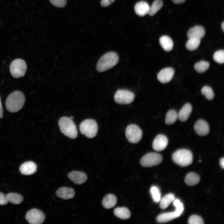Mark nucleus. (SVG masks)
Returning <instances> with one entry per match:
<instances>
[{
    "label": "nucleus",
    "instance_id": "dca6fc26",
    "mask_svg": "<svg viewBox=\"0 0 224 224\" xmlns=\"http://www.w3.org/2000/svg\"><path fill=\"white\" fill-rule=\"evenodd\" d=\"M37 170L36 164L32 161H27L22 164L19 167V170L21 174L29 175L35 173Z\"/></svg>",
    "mask_w": 224,
    "mask_h": 224
},
{
    "label": "nucleus",
    "instance_id": "bb28decb",
    "mask_svg": "<svg viewBox=\"0 0 224 224\" xmlns=\"http://www.w3.org/2000/svg\"><path fill=\"white\" fill-rule=\"evenodd\" d=\"M178 118V114L174 110H169L166 113L165 118V123L167 124H171L175 123Z\"/></svg>",
    "mask_w": 224,
    "mask_h": 224
},
{
    "label": "nucleus",
    "instance_id": "2eb2a0df",
    "mask_svg": "<svg viewBox=\"0 0 224 224\" xmlns=\"http://www.w3.org/2000/svg\"><path fill=\"white\" fill-rule=\"evenodd\" d=\"M69 178L75 184H81L85 182L87 179L86 174L84 172L74 171L68 173Z\"/></svg>",
    "mask_w": 224,
    "mask_h": 224
},
{
    "label": "nucleus",
    "instance_id": "4be33fe9",
    "mask_svg": "<svg viewBox=\"0 0 224 224\" xmlns=\"http://www.w3.org/2000/svg\"><path fill=\"white\" fill-rule=\"evenodd\" d=\"M160 43L166 51H170L173 49V43L171 38L166 35H164L160 37L159 39Z\"/></svg>",
    "mask_w": 224,
    "mask_h": 224
},
{
    "label": "nucleus",
    "instance_id": "f257e3e1",
    "mask_svg": "<svg viewBox=\"0 0 224 224\" xmlns=\"http://www.w3.org/2000/svg\"><path fill=\"white\" fill-rule=\"evenodd\" d=\"M25 98L23 93L16 91L10 93L6 101V106L7 110L12 113L16 112L20 110L25 103Z\"/></svg>",
    "mask_w": 224,
    "mask_h": 224
},
{
    "label": "nucleus",
    "instance_id": "7c9ffc66",
    "mask_svg": "<svg viewBox=\"0 0 224 224\" xmlns=\"http://www.w3.org/2000/svg\"><path fill=\"white\" fill-rule=\"evenodd\" d=\"M209 63L204 61H201L196 63L194 66L195 70L199 73H202L207 70L209 68Z\"/></svg>",
    "mask_w": 224,
    "mask_h": 224
},
{
    "label": "nucleus",
    "instance_id": "f704fd0d",
    "mask_svg": "<svg viewBox=\"0 0 224 224\" xmlns=\"http://www.w3.org/2000/svg\"><path fill=\"white\" fill-rule=\"evenodd\" d=\"M54 6L59 7H64L67 3L66 0H49Z\"/></svg>",
    "mask_w": 224,
    "mask_h": 224
},
{
    "label": "nucleus",
    "instance_id": "1a4fd4ad",
    "mask_svg": "<svg viewBox=\"0 0 224 224\" xmlns=\"http://www.w3.org/2000/svg\"><path fill=\"white\" fill-rule=\"evenodd\" d=\"M162 160V157L160 154L150 152L143 156L141 159L140 163L142 166L150 167L160 164Z\"/></svg>",
    "mask_w": 224,
    "mask_h": 224
},
{
    "label": "nucleus",
    "instance_id": "f8f14e48",
    "mask_svg": "<svg viewBox=\"0 0 224 224\" xmlns=\"http://www.w3.org/2000/svg\"><path fill=\"white\" fill-rule=\"evenodd\" d=\"M168 144V140L166 136L163 134H159L154 139L152 147L156 151H160L164 149Z\"/></svg>",
    "mask_w": 224,
    "mask_h": 224
},
{
    "label": "nucleus",
    "instance_id": "a19ab883",
    "mask_svg": "<svg viewBox=\"0 0 224 224\" xmlns=\"http://www.w3.org/2000/svg\"><path fill=\"white\" fill-rule=\"evenodd\" d=\"M221 27H222V28L223 31H224V21L223 22L222 24Z\"/></svg>",
    "mask_w": 224,
    "mask_h": 224
},
{
    "label": "nucleus",
    "instance_id": "72a5a7b5",
    "mask_svg": "<svg viewBox=\"0 0 224 224\" xmlns=\"http://www.w3.org/2000/svg\"><path fill=\"white\" fill-rule=\"evenodd\" d=\"M189 224H203L204 223L202 218L199 216L192 215L190 217L188 220Z\"/></svg>",
    "mask_w": 224,
    "mask_h": 224
},
{
    "label": "nucleus",
    "instance_id": "e433bc0d",
    "mask_svg": "<svg viewBox=\"0 0 224 224\" xmlns=\"http://www.w3.org/2000/svg\"><path fill=\"white\" fill-rule=\"evenodd\" d=\"M115 0H101V5L103 7H107L112 3Z\"/></svg>",
    "mask_w": 224,
    "mask_h": 224
},
{
    "label": "nucleus",
    "instance_id": "2f4dec72",
    "mask_svg": "<svg viewBox=\"0 0 224 224\" xmlns=\"http://www.w3.org/2000/svg\"><path fill=\"white\" fill-rule=\"evenodd\" d=\"M201 92L208 100H211L214 97V93L213 90L208 86H203Z\"/></svg>",
    "mask_w": 224,
    "mask_h": 224
},
{
    "label": "nucleus",
    "instance_id": "9b49d317",
    "mask_svg": "<svg viewBox=\"0 0 224 224\" xmlns=\"http://www.w3.org/2000/svg\"><path fill=\"white\" fill-rule=\"evenodd\" d=\"M26 219L31 224H40L44 220V214L40 210L33 208L28 211L26 215Z\"/></svg>",
    "mask_w": 224,
    "mask_h": 224
},
{
    "label": "nucleus",
    "instance_id": "a211bd4d",
    "mask_svg": "<svg viewBox=\"0 0 224 224\" xmlns=\"http://www.w3.org/2000/svg\"><path fill=\"white\" fill-rule=\"evenodd\" d=\"M74 189L71 188L62 187L58 189L56 192V195L64 199H69L75 195Z\"/></svg>",
    "mask_w": 224,
    "mask_h": 224
},
{
    "label": "nucleus",
    "instance_id": "58836bf2",
    "mask_svg": "<svg viewBox=\"0 0 224 224\" xmlns=\"http://www.w3.org/2000/svg\"><path fill=\"white\" fill-rule=\"evenodd\" d=\"M220 164L221 167L223 168H224V157L222 158L220 160Z\"/></svg>",
    "mask_w": 224,
    "mask_h": 224
},
{
    "label": "nucleus",
    "instance_id": "4c0bfd02",
    "mask_svg": "<svg viewBox=\"0 0 224 224\" xmlns=\"http://www.w3.org/2000/svg\"><path fill=\"white\" fill-rule=\"evenodd\" d=\"M3 110L0 98V119L2 118L3 117Z\"/></svg>",
    "mask_w": 224,
    "mask_h": 224
},
{
    "label": "nucleus",
    "instance_id": "c756f323",
    "mask_svg": "<svg viewBox=\"0 0 224 224\" xmlns=\"http://www.w3.org/2000/svg\"><path fill=\"white\" fill-rule=\"evenodd\" d=\"M189 39L186 43V48L190 51H193L197 49L200 43V40L195 38Z\"/></svg>",
    "mask_w": 224,
    "mask_h": 224
},
{
    "label": "nucleus",
    "instance_id": "b1692460",
    "mask_svg": "<svg viewBox=\"0 0 224 224\" xmlns=\"http://www.w3.org/2000/svg\"><path fill=\"white\" fill-rule=\"evenodd\" d=\"M175 199V196L172 193H170L166 195L162 198H161L159 202L160 208L162 209H165Z\"/></svg>",
    "mask_w": 224,
    "mask_h": 224
},
{
    "label": "nucleus",
    "instance_id": "6e6552de",
    "mask_svg": "<svg viewBox=\"0 0 224 224\" xmlns=\"http://www.w3.org/2000/svg\"><path fill=\"white\" fill-rule=\"evenodd\" d=\"M125 136L128 141L132 143H137L141 139L142 132L137 125L131 124L126 128L125 132Z\"/></svg>",
    "mask_w": 224,
    "mask_h": 224
},
{
    "label": "nucleus",
    "instance_id": "473e14b6",
    "mask_svg": "<svg viewBox=\"0 0 224 224\" xmlns=\"http://www.w3.org/2000/svg\"><path fill=\"white\" fill-rule=\"evenodd\" d=\"M213 59L217 62L220 63H223L224 62V51L221 50L216 51L213 55Z\"/></svg>",
    "mask_w": 224,
    "mask_h": 224
},
{
    "label": "nucleus",
    "instance_id": "f3484780",
    "mask_svg": "<svg viewBox=\"0 0 224 224\" xmlns=\"http://www.w3.org/2000/svg\"><path fill=\"white\" fill-rule=\"evenodd\" d=\"M205 30L201 26H196L190 28L187 35L189 38H195L200 40L205 35Z\"/></svg>",
    "mask_w": 224,
    "mask_h": 224
},
{
    "label": "nucleus",
    "instance_id": "412c9836",
    "mask_svg": "<svg viewBox=\"0 0 224 224\" xmlns=\"http://www.w3.org/2000/svg\"><path fill=\"white\" fill-rule=\"evenodd\" d=\"M117 199L116 196L111 194L105 195L103 198L102 204L104 207L109 209L114 207L116 204Z\"/></svg>",
    "mask_w": 224,
    "mask_h": 224
},
{
    "label": "nucleus",
    "instance_id": "c9c22d12",
    "mask_svg": "<svg viewBox=\"0 0 224 224\" xmlns=\"http://www.w3.org/2000/svg\"><path fill=\"white\" fill-rule=\"evenodd\" d=\"M8 202L6 195L0 192V205H4L7 204Z\"/></svg>",
    "mask_w": 224,
    "mask_h": 224
},
{
    "label": "nucleus",
    "instance_id": "423d86ee",
    "mask_svg": "<svg viewBox=\"0 0 224 224\" xmlns=\"http://www.w3.org/2000/svg\"><path fill=\"white\" fill-rule=\"evenodd\" d=\"M79 129L81 133L89 138H92L96 135L98 126L96 122L92 119H86L80 124Z\"/></svg>",
    "mask_w": 224,
    "mask_h": 224
},
{
    "label": "nucleus",
    "instance_id": "0eeeda50",
    "mask_svg": "<svg viewBox=\"0 0 224 224\" xmlns=\"http://www.w3.org/2000/svg\"><path fill=\"white\" fill-rule=\"evenodd\" d=\"M9 68L12 75L14 78H19L25 75L27 65L23 60L16 59L12 62Z\"/></svg>",
    "mask_w": 224,
    "mask_h": 224
},
{
    "label": "nucleus",
    "instance_id": "6ab92c4d",
    "mask_svg": "<svg viewBox=\"0 0 224 224\" xmlns=\"http://www.w3.org/2000/svg\"><path fill=\"white\" fill-rule=\"evenodd\" d=\"M150 6L147 2L141 1L137 2L134 6L136 13L140 16H143L148 13Z\"/></svg>",
    "mask_w": 224,
    "mask_h": 224
},
{
    "label": "nucleus",
    "instance_id": "c85d7f7f",
    "mask_svg": "<svg viewBox=\"0 0 224 224\" xmlns=\"http://www.w3.org/2000/svg\"><path fill=\"white\" fill-rule=\"evenodd\" d=\"M150 193L154 202H159L161 198V194L159 188L156 186H152L150 190Z\"/></svg>",
    "mask_w": 224,
    "mask_h": 224
},
{
    "label": "nucleus",
    "instance_id": "f03ea898",
    "mask_svg": "<svg viewBox=\"0 0 224 224\" xmlns=\"http://www.w3.org/2000/svg\"><path fill=\"white\" fill-rule=\"evenodd\" d=\"M119 61V56L116 53L109 52L99 59L97 63L96 69L99 72L105 71L115 66Z\"/></svg>",
    "mask_w": 224,
    "mask_h": 224
},
{
    "label": "nucleus",
    "instance_id": "39448f33",
    "mask_svg": "<svg viewBox=\"0 0 224 224\" xmlns=\"http://www.w3.org/2000/svg\"><path fill=\"white\" fill-rule=\"evenodd\" d=\"M172 158L175 163L182 166L190 165L193 161L192 152L187 149H180L176 151L172 154Z\"/></svg>",
    "mask_w": 224,
    "mask_h": 224
},
{
    "label": "nucleus",
    "instance_id": "aec40b11",
    "mask_svg": "<svg viewBox=\"0 0 224 224\" xmlns=\"http://www.w3.org/2000/svg\"><path fill=\"white\" fill-rule=\"evenodd\" d=\"M192 106L190 104L186 103L179 111L178 118L182 122H184L189 118L192 111Z\"/></svg>",
    "mask_w": 224,
    "mask_h": 224
},
{
    "label": "nucleus",
    "instance_id": "5701e85b",
    "mask_svg": "<svg viewBox=\"0 0 224 224\" xmlns=\"http://www.w3.org/2000/svg\"><path fill=\"white\" fill-rule=\"evenodd\" d=\"M114 213L115 216L122 219H128L131 216L130 211L125 207L116 208L114 210Z\"/></svg>",
    "mask_w": 224,
    "mask_h": 224
},
{
    "label": "nucleus",
    "instance_id": "a878e982",
    "mask_svg": "<svg viewBox=\"0 0 224 224\" xmlns=\"http://www.w3.org/2000/svg\"><path fill=\"white\" fill-rule=\"evenodd\" d=\"M6 196L8 202L15 204L21 203L23 200V197L16 193H9L7 194Z\"/></svg>",
    "mask_w": 224,
    "mask_h": 224
},
{
    "label": "nucleus",
    "instance_id": "20e7f679",
    "mask_svg": "<svg viewBox=\"0 0 224 224\" xmlns=\"http://www.w3.org/2000/svg\"><path fill=\"white\" fill-rule=\"evenodd\" d=\"M173 205L176 208L173 212H165L159 215L156 217L157 222L165 223L179 217L182 214L184 207L183 203L179 199H175L173 201Z\"/></svg>",
    "mask_w": 224,
    "mask_h": 224
},
{
    "label": "nucleus",
    "instance_id": "ddd939ff",
    "mask_svg": "<svg viewBox=\"0 0 224 224\" xmlns=\"http://www.w3.org/2000/svg\"><path fill=\"white\" fill-rule=\"evenodd\" d=\"M174 74V70L173 68H166L161 70L158 73L157 78L161 82L165 83L169 82L171 80Z\"/></svg>",
    "mask_w": 224,
    "mask_h": 224
},
{
    "label": "nucleus",
    "instance_id": "393cba45",
    "mask_svg": "<svg viewBox=\"0 0 224 224\" xmlns=\"http://www.w3.org/2000/svg\"><path fill=\"white\" fill-rule=\"evenodd\" d=\"M200 178L199 175L194 172H190L186 175L184 181L189 186H194L197 184L199 182Z\"/></svg>",
    "mask_w": 224,
    "mask_h": 224
},
{
    "label": "nucleus",
    "instance_id": "4468645a",
    "mask_svg": "<svg viewBox=\"0 0 224 224\" xmlns=\"http://www.w3.org/2000/svg\"><path fill=\"white\" fill-rule=\"evenodd\" d=\"M194 129L196 133L200 136H205L208 134L210 131L208 123L205 120L200 119L195 123Z\"/></svg>",
    "mask_w": 224,
    "mask_h": 224
},
{
    "label": "nucleus",
    "instance_id": "ea45409f",
    "mask_svg": "<svg viewBox=\"0 0 224 224\" xmlns=\"http://www.w3.org/2000/svg\"><path fill=\"white\" fill-rule=\"evenodd\" d=\"M175 4H180L184 2L186 0H172Z\"/></svg>",
    "mask_w": 224,
    "mask_h": 224
},
{
    "label": "nucleus",
    "instance_id": "cd10ccee",
    "mask_svg": "<svg viewBox=\"0 0 224 224\" xmlns=\"http://www.w3.org/2000/svg\"><path fill=\"white\" fill-rule=\"evenodd\" d=\"M163 2L161 0H156L150 7L148 14L150 16L155 15L162 7Z\"/></svg>",
    "mask_w": 224,
    "mask_h": 224
},
{
    "label": "nucleus",
    "instance_id": "7ed1b4c3",
    "mask_svg": "<svg viewBox=\"0 0 224 224\" xmlns=\"http://www.w3.org/2000/svg\"><path fill=\"white\" fill-rule=\"evenodd\" d=\"M61 132L69 138L74 139L77 136L76 126L72 119L67 117L61 118L58 121Z\"/></svg>",
    "mask_w": 224,
    "mask_h": 224
},
{
    "label": "nucleus",
    "instance_id": "9d476101",
    "mask_svg": "<svg viewBox=\"0 0 224 224\" xmlns=\"http://www.w3.org/2000/svg\"><path fill=\"white\" fill-rule=\"evenodd\" d=\"M135 98L134 94L127 90H119L114 96L115 101L119 104H127L131 103Z\"/></svg>",
    "mask_w": 224,
    "mask_h": 224
}]
</instances>
